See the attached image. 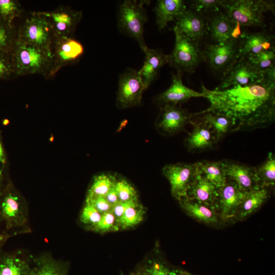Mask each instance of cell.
Returning <instances> with one entry per match:
<instances>
[{
	"instance_id": "obj_1",
	"label": "cell",
	"mask_w": 275,
	"mask_h": 275,
	"mask_svg": "<svg viewBox=\"0 0 275 275\" xmlns=\"http://www.w3.org/2000/svg\"><path fill=\"white\" fill-rule=\"evenodd\" d=\"M202 90L210 105L195 115L211 112L228 116L235 121L233 132L264 128L274 121L275 71L251 85L212 90L202 85Z\"/></svg>"
},
{
	"instance_id": "obj_2",
	"label": "cell",
	"mask_w": 275,
	"mask_h": 275,
	"mask_svg": "<svg viewBox=\"0 0 275 275\" xmlns=\"http://www.w3.org/2000/svg\"><path fill=\"white\" fill-rule=\"evenodd\" d=\"M10 55L16 77L40 74L48 79L52 68L48 51L17 38Z\"/></svg>"
},
{
	"instance_id": "obj_3",
	"label": "cell",
	"mask_w": 275,
	"mask_h": 275,
	"mask_svg": "<svg viewBox=\"0 0 275 275\" xmlns=\"http://www.w3.org/2000/svg\"><path fill=\"white\" fill-rule=\"evenodd\" d=\"M221 7L234 22L241 26H263L264 13L273 11L274 1L264 0L223 1Z\"/></svg>"
},
{
	"instance_id": "obj_4",
	"label": "cell",
	"mask_w": 275,
	"mask_h": 275,
	"mask_svg": "<svg viewBox=\"0 0 275 275\" xmlns=\"http://www.w3.org/2000/svg\"><path fill=\"white\" fill-rule=\"evenodd\" d=\"M0 222L10 237L31 231L28 210L19 197L9 190L0 195Z\"/></svg>"
},
{
	"instance_id": "obj_5",
	"label": "cell",
	"mask_w": 275,
	"mask_h": 275,
	"mask_svg": "<svg viewBox=\"0 0 275 275\" xmlns=\"http://www.w3.org/2000/svg\"><path fill=\"white\" fill-rule=\"evenodd\" d=\"M17 31V38L20 41L49 52L55 35L48 22L38 12H32Z\"/></svg>"
},
{
	"instance_id": "obj_6",
	"label": "cell",
	"mask_w": 275,
	"mask_h": 275,
	"mask_svg": "<svg viewBox=\"0 0 275 275\" xmlns=\"http://www.w3.org/2000/svg\"><path fill=\"white\" fill-rule=\"evenodd\" d=\"M175 34V47L169 55V63L178 72H191L205 57L199 48V43L194 42L174 29Z\"/></svg>"
},
{
	"instance_id": "obj_7",
	"label": "cell",
	"mask_w": 275,
	"mask_h": 275,
	"mask_svg": "<svg viewBox=\"0 0 275 275\" xmlns=\"http://www.w3.org/2000/svg\"><path fill=\"white\" fill-rule=\"evenodd\" d=\"M144 2L125 1L120 6L118 22L126 33L135 39L143 50L147 46L144 40V26L147 17Z\"/></svg>"
},
{
	"instance_id": "obj_8",
	"label": "cell",
	"mask_w": 275,
	"mask_h": 275,
	"mask_svg": "<svg viewBox=\"0 0 275 275\" xmlns=\"http://www.w3.org/2000/svg\"><path fill=\"white\" fill-rule=\"evenodd\" d=\"M52 68L48 79L63 67L77 62L84 52L82 44L73 38L56 36L50 48Z\"/></svg>"
},
{
	"instance_id": "obj_9",
	"label": "cell",
	"mask_w": 275,
	"mask_h": 275,
	"mask_svg": "<svg viewBox=\"0 0 275 275\" xmlns=\"http://www.w3.org/2000/svg\"><path fill=\"white\" fill-rule=\"evenodd\" d=\"M275 69L262 71L253 67L246 59L238 60L224 75L215 90H224L237 85L248 86L262 81Z\"/></svg>"
},
{
	"instance_id": "obj_10",
	"label": "cell",
	"mask_w": 275,
	"mask_h": 275,
	"mask_svg": "<svg viewBox=\"0 0 275 275\" xmlns=\"http://www.w3.org/2000/svg\"><path fill=\"white\" fill-rule=\"evenodd\" d=\"M162 173L170 182L172 195L179 201L186 197L187 190L199 175L198 163L167 164L163 168Z\"/></svg>"
},
{
	"instance_id": "obj_11",
	"label": "cell",
	"mask_w": 275,
	"mask_h": 275,
	"mask_svg": "<svg viewBox=\"0 0 275 275\" xmlns=\"http://www.w3.org/2000/svg\"><path fill=\"white\" fill-rule=\"evenodd\" d=\"M245 193L235 182L227 178L225 184L218 188L214 208L223 224L235 221Z\"/></svg>"
},
{
	"instance_id": "obj_12",
	"label": "cell",
	"mask_w": 275,
	"mask_h": 275,
	"mask_svg": "<svg viewBox=\"0 0 275 275\" xmlns=\"http://www.w3.org/2000/svg\"><path fill=\"white\" fill-rule=\"evenodd\" d=\"M51 28L56 36L73 37L82 18V12L64 5L51 11H39Z\"/></svg>"
},
{
	"instance_id": "obj_13",
	"label": "cell",
	"mask_w": 275,
	"mask_h": 275,
	"mask_svg": "<svg viewBox=\"0 0 275 275\" xmlns=\"http://www.w3.org/2000/svg\"><path fill=\"white\" fill-rule=\"evenodd\" d=\"M145 87L138 71L128 68L119 78L117 101L122 108L140 104Z\"/></svg>"
},
{
	"instance_id": "obj_14",
	"label": "cell",
	"mask_w": 275,
	"mask_h": 275,
	"mask_svg": "<svg viewBox=\"0 0 275 275\" xmlns=\"http://www.w3.org/2000/svg\"><path fill=\"white\" fill-rule=\"evenodd\" d=\"M239 41L230 40L207 45L203 54L212 69L224 74L232 67L238 60Z\"/></svg>"
},
{
	"instance_id": "obj_15",
	"label": "cell",
	"mask_w": 275,
	"mask_h": 275,
	"mask_svg": "<svg viewBox=\"0 0 275 275\" xmlns=\"http://www.w3.org/2000/svg\"><path fill=\"white\" fill-rule=\"evenodd\" d=\"M175 21L174 29L198 43L206 32L204 15L193 9H186Z\"/></svg>"
},
{
	"instance_id": "obj_16",
	"label": "cell",
	"mask_w": 275,
	"mask_h": 275,
	"mask_svg": "<svg viewBox=\"0 0 275 275\" xmlns=\"http://www.w3.org/2000/svg\"><path fill=\"white\" fill-rule=\"evenodd\" d=\"M192 115L186 110L173 104H165L160 112L157 123L158 128L170 134L178 133L191 122Z\"/></svg>"
},
{
	"instance_id": "obj_17",
	"label": "cell",
	"mask_w": 275,
	"mask_h": 275,
	"mask_svg": "<svg viewBox=\"0 0 275 275\" xmlns=\"http://www.w3.org/2000/svg\"><path fill=\"white\" fill-rule=\"evenodd\" d=\"M274 40L273 35L265 32L244 35L239 41L238 60L275 48Z\"/></svg>"
},
{
	"instance_id": "obj_18",
	"label": "cell",
	"mask_w": 275,
	"mask_h": 275,
	"mask_svg": "<svg viewBox=\"0 0 275 275\" xmlns=\"http://www.w3.org/2000/svg\"><path fill=\"white\" fill-rule=\"evenodd\" d=\"M227 178L235 182L243 191L247 192L260 187L256 168L229 160H223Z\"/></svg>"
},
{
	"instance_id": "obj_19",
	"label": "cell",
	"mask_w": 275,
	"mask_h": 275,
	"mask_svg": "<svg viewBox=\"0 0 275 275\" xmlns=\"http://www.w3.org/2000/svg\"><path fill=\"white\" fill-rule=\"evenodd\" d=\"M182 73L178 72L173 77L171 86L158 97V100L165 104L176 105L184 103L193 97H203V94L186 87L182 81Z\"/></svg>"
},
{
	"instance_id": "obj_20",
	"label": "cell",
	"mask_w": 275,
	"mask_h": 275,
	"mask_svg": "<svg viewBox=\"0 0 275 275\" xmlns=\"http://www.w3.org/2000/svg\"><path fill=\"white\" fill-rule=\"evenodd\" d=\"M146 57L144 65L138 71L146 89L153 81L160 69L169 63V55L147 46L143 50Z\"/></svg>"
},
{
	"instance_id": "obj_21",
	"label": "cell",
	"mask_w": 275,
	"mask_h": 275,
	"mask_svg": "<svg viewBox=\"0 0 275 275\" xmlns=\"http://www.w3.org/2000/svg\"><path fill=\"white\" fill-rule=\"evenodd\" d=\"M179 201L186 213L196 221L213 226L223 224L214 208L198 203L186 197Z\"/></svg>"
},
{
	"instance_id": "obj_22",
	"label": "cell",
	"mask_w": 275,
	"mask_h": 275,
	"mask_svg": "<svg viewBox=\"0 0 275 275\" xmlns=\"http://www.w3.org/2000/svg\"><path fill=\"white\" fill-rule=\"evenodd\" d=\"M270 196L269 187H259L245 192L238 210L235 221L244 219L256 212Z\"/></svg>"
},
{
	"instance_id": "obj_23",
	"label": "cell",
	"mask_w": 275,
	"mask_h": 275,
	"mask_svg": "<svg viewBox=\"0 0 275 275\" xmlns=\"http://www.w3.org/2000/svg\"><path fill=\"white\" fill-rule=\"evenodd\" d=\"M194 128L185 140L189 151H204L212 148L218 141L213 132L202 121L192 123Z\"/></svg>"
},
{
	"instance_id": "obj_24",
	"label": "cell",
	"mask_w": 275,
	"mask_h": 275,
	"mask_svg": "<svg viewBox=\"0 0 275 275\" xmlns=\"http://www.w3.org/2000/svg\"><path fill=\"white\" fill-rule=\"evenodd\" d=\"M218 188L199 175L187 191V198L214 208Z\"/></svg>"
},
{
	"instance_id": "obj_25",
	"label": "cell",
	"mask_w": 275,
	"mask_h": 275,
	"mask_svg": "<svg viewBox=\"0 0 275 275\" xmlns=\"http://www.w3.org/2000/svg\"><path fill=\"white\" fill-rule=\"evenodd\" d=\"M33 262L30 275H68V262L56 259L50 253L35 257Z\"/></svg>"
},
{
	"instance_id": "obj_26",
	"label": "cell",
	"mask_w": 275,
	"mask_h": 275,
	"mask_svg": "<svg viewBox=\"0 0 275 275\" xmlns=\"http://www.w3.org/2000/svg\"><path fill=\"white\" fill-rule=\"evenodd\" d=\"M235 23L225 13L214 12L209 21V31L215 43H223L232 39V33Z\"/></svg>"
},
{
	"instance_id": "obj_27",
	"label": "cell",
	"mask_w": 275,
	"mask_h": 275,
	"mask_svg": "<svg viewBox=\"0 0 275 275\" xmlns=\"http://www.w3.org/2000/svg\"><path fill=\"white\" fill-rule=\"evenodd\" d=\"M186 10V6L182 0L158 1L155 12L159 30L164 29L169 21L176 20Z\"/></svg>"
},
{
	"instance_id": "obj_28",
	"label": "cell",
	"mask_w": 275,
	"mask_h": 275,
	"mask_svg": "<svg viewBox=\"0 0 275 275\" xmlns=\"http://www.w3.org/2000/svg\"><path fill=\"white\" fill-rule=\"evenodd\" d=\"M32 266L20 256L0 253V275H30Z\"/></svg>"
},
{
	"instance_id": "obj_29",
	"label": "cell",
	"mask_w": 275,
	"mask_h": 275,
	"mask_svg": "<svg viewBox=\"0 0 275 275\" xmlns=\"http://www.w3.org/2000/svg\"><path fill=\"white\" fill-rule=\"evenodd\" d=\"M205 113L202 121L213 132L218 140L228 132H233L235 126L233 118L221 113Z\"/></svg>"
},
{
	"instance_id": "obj_30",
	"label": "cell",
	"mask_w": 275,
	"mask_h": 275,
	"mask_svg": "<svg viewBox=\"0 0 275 275\" xmlns=\"http://www.w3.org/2000/svg\"><path fill=\"white\" fill-rule=\"evenodd\" d=\"M198 174L217 188L224 185L227 180L223 161L203 160L198 162Z\"/></svg>"
},
{
	"instance_id": "obj_31",
	"label": "cell",
	"mask_w": 275,
	"mask_h": 275,
	"mask_svg": "<svg viewBox=\"0 0 275 275\" xmlns=\"http://www.w3.org/2000/svg\"><path fill=\"white\" fill-rule=\"evenodd\" d=\"M256 174L260 187L270 188L275 183V158L269 152L265 161L256 168Z\"/></svg>"
},
{
	"instance_id": "obj_32",
	"label": "cell",
	"mask_w": 275,
	"mask_h": 275,
	"mask_svg": "<svg viewBox=\"0 0 275 275\" xmlns=\"http://www.w3.org/2000/svg\"><path fill=\"white\" fill-rule=\"evenodd\" d=\"M116 182V178L111 175L103 174L95 176L87 197H104L115 186Z\"/></svg>"
},
{
	"instance_id": "obj_33",
	"label": "cell",
	"mask_w": 275,
	"mask_h": 275,
	"mask_svg": "<svg viewBox=\"0 0 275 275\" xmlns=\"http://www.w3.org/2000/svg\"><path fill=\"white\" fill-rule=\"evenodd\" d=\"M145 211L143 207L137 201L128 208L121 217L117 221L118 228L126 229L135 226L141 223Z\"/></svg>"
},
{
	"instance_id": "obj_34",
	"label": "cell",
	"mask_w": 275,
	"mask_h": 275,
	"mask_svg": "<svg viewBox=\"0 0 275 275\" xmlns=\"http://www.w3.org/2000/svg\"><path fill=\"white\" fill-rule=\"evenodd\" d=\"M178 269H172L159 260H149L139 268L140 275H178Z\"/></svg>"
},
{
	"instance_id": "obj_35",
	"label": "cell",
	"mask_w": 275,
	"mask_h": 275,
	"mask_svg": "<svg viewBox=\"0 0 275 275\" xmlns=\"http://www.w3.org/2000/svg\"><path fill=\"white\" fill-rule=\"evenodd\" d=\"M17 37L15 27L0 20V53H10Z\"/></svg>"
},
{
	"instance_id": "obj_36",
	"label": "cell",
	"mask_w": 275,
	"mask_h": 275,
	"mask_svg": "<svg viewBox=\"0 0 275 275\" xmlns=\"http://www.w3.org/2000/svg\"><path fill=\"white\" fill-rule=\"evenodd\" d=\"M246 59L259 70L267 71L275 69V48L261 52Z\"/></svg>"
},
{
	"instance_id": "obj_37",
	"label": "cell",
	"mask_w": 275,
	"mask_h": 275,
	"mask_svg": "<svg viewBox=\"0 0 275 275\" xmlns=\"http://www.w3.org/2000/svg\"><path fill=\"white\" fill-rule=\"evenodd\" d=\"M23 10L18 1L0 0V20L12 24L13 20L19 17Z\"/></svg>"
},
{
	"instance_id": "obj_38",
	"label": "cell",
	"mask_w": 275,
	"mask_h": 275,
	"mask_svg": "<svg viewBox=\"0 0 275 275\" xmlns=\"http://www.w3.org/2000/svg\"><path fill=\"white\" fill-rule=\"evenodd\" d=\"M115 189L119 202L138 200V194L135 188L124 179L116 180Z\"/></svg>"
},
{
	"instance_id": "obj_39",
	"label": "cell",
	"mask_w": 275,
	"mask_h": 275,
	"mask_svg": "<svg viewBox=\"0 0 275 275\" xmlns=\"http://www.w3.org/2000/svg\"><path fill=\"white\" fill-rule=\"evenodd\" d=\"M102 214L92 205L86 202L80 215V222L89 229H92L99 222Z\"/></svg>"
},
{
	"instance_id": "obj_40",
	"label": "cell",
	"mask_w": 275,
	"mask_h": 275,
	"mask_svg": "<svg viewBox=\"0 0 275 275\" xmlns=\"http://www.w3.org/2000/svg\"><path fill=\"white\" fill-rule=\"evenodd\" d=\"M223 1L219 0H196L191 2L192 9L204 15L208 12H213L218 10Z\"/></svg>"
},
{
	"instance_id": "obj_41",
	"label": "cell",
	"mask_w": 275,
	"mask_h": 275,
	"mask_svg": "<svg viewBox=\"0 0 275 275\" xmlns=\"http://www.w3.org/2000/svg\"><path fill=\"white\" fill-rule=\"evenodd\" d=\"M113 229L115 230L118 229L116 218L111 211H108L102 214L99 222L92 230L102 232L113 230Z\"/></svg>"
},
{
	"instance_id": "obj_42",
	"label": "cell",
	"mask_w": 275,
	"mask_h": 275,
	"mask_svg": "<svg viewBox=\"0 0 275 275\" xmlns=\"http://www.w3.org/2000/svg\"><path fill=\"white\" fill-rule=\"evenodd\" d=\"M16 77L10 53H0V79Z\"/></svg>"
},
{
	"instance_id": "obj_43",
	"label": "cell",
	"mask_w": 275,
	"mask_h": 275,
	"mask_svg": "<svg viewBox=\"0 0 275 275\" xmlns=\"http://www.w3.org/2000/svg\"><path fill=\"white\" fill-rule=\"evenodd\" d=\"M86 202L92 205L102 214L111 211L112 206L107 201L104 197H87Z\"/></svg>"
},
{
	"instance_id": "obj_44",
	"label": "cell",
	"mask_w": 275,
	"mask_h": 275,
	"mask_svg": "<svg viewBox=\"0 0 275 275\" xmlns=\"http://www.w3.org/2000/svg\"><path fill=\"white\" fill-rule=\"evenodd\" d=\"M138 200H131L126 202H119L112 207L111 211L113 213L117 221L123 215L126 210L135 204Z\"/></svg>"
},
{
	"instance_id": "obj_45",
	"label": "cell",
	"mask_w": 275,
	"mask_h": 275,
	"mask_svg": "<svg viewBox=\"0 0 275 275\" xmlns=\"http://www.w3.org/2000/svg\"><path fill=\"white\" fill-rule=\"evenodd\" d=\"M104 198L112 207L119 202L115 186L108 192Z\"/></svg>"
},
{
	"instance_id": "obj_46",
	"label": "cell",
	"mask_w": 275,
	"mask_h": 275,
	"mask_svg": "<svg viewBox=\"0 0 275 275\" xmlns=\"http://www.w3.org/2000/svg\"><path fill=\"white\" fill-rule=\"evenodd\" d=\"M10 237L9 235L3 233H0V253L1 252V249L7 239Z\"/></svg>"
},
{
	"instance_id": "obj_47",
	"label": "cell",
	"mask_w": 275,
	"mask_h": 275,
	"mask_svg": "<svg viewBox=\"0 0 275 275\" xmlns=\"http://www.w3.org/2000/svg\"><path fill=\"white\" fill-rule=\"evenodd\" d=\"M6 160L4 150L2 146V144L0 141V162L5 163Z\"/></svg>"
},
{
	"instance_id": "obj_48",
	"label": "cell",
	"mask_w": 275,
	"mask_h": 275,
	"mask_svg": "<svg viewBox=\"0 0 275 275\" xmlns=\"http://www.w3.org/2000/svg\"><path fill=\"white\" fill-rule=\"evenodd\" d=\"M178 275H193V274L187 271L178 269Z\"/></svg>"
},
{
	"instance_id": "obj_49",
	"label": "cell",
	"mask_w": 275,
	"mask_h": 275,
	"mask_svg": "<svg viewBox=\"0 0 275 275\" xmlns=\"http://www.w3.org/2000/svg\"><path fill=\"white\" fill-rule=\"evenodd\" d=\"M129 275H140V274L138 273L135 272L130 274Z\"/></svg>"
},
{
	"instance_id": "obj_50",
	"label": "cell",
	"mask_w": 275,
	"mask_h": 275,
	"mask_svg": "<svg viewBox=\"0 0 275 275\" xmlns=\"http://www.w3.org/2000/svg\"><path fill=\"white\" fill-rule=\"evenodd\" d=\"M1 172H0V195L1 194Z\"/></svg>"
}]
</instances>
